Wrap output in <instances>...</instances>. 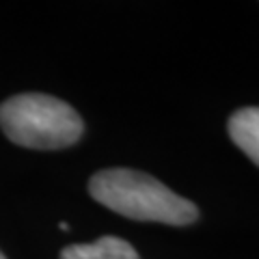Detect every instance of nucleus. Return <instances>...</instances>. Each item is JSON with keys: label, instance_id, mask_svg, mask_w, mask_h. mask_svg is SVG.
<instances>
[{"label": "nucleus", "instance_id": "1", "mask_svg": "<svg viewBox=\"0 0 259 259\" xmlns=\"http://www.w3.org/2000/svg\"><path fill=\"white\" fill-rule=\"evenodd\" d=\"M89 192L97 203L132 221L190 225L199 218V209L188 199L168 190L156 177L132 168L95 173L89 182Z\"/></svg>", "mask_w": 259, "mask_h": 259}, {"label": "nucleus", "instance_id": "2", "mask_svg": "<svg viewBox=\"0 0 259 259\" xmlns=\"http://www.w3.org/2000/svg\"><path fill=\"white\" fill-rule=\"evenodd\" d=\"M0 127L7 139L28 149H63L82 136L80 115L52 95L24 93L0 106Z\"/></svg>", "mask_w": 259, "mask_h": 259}, {"label": "nucleus", "instance_id": "3", "mask_svg": "<svg viewBox=\"0 0 259 259\" xmlns=\"http://www.w3.org/2000/svg\"><path fill=\"white\" fill-rule=\"evenodd\" d=\"M61 259H141L130 242L104 236L91 244H71L63 248Z\"/></svg>", "mask_w": 259, "mask_h": 259}, {"label": "nucleus", "instance_id": "4", "mask_svg": "<svg viewBox=\"0 0 259 259\" xmlns=\"http://www.w3.org/2000/svg\"><path fill=\"white\" fill-rule=\"evenodd\" d=\"M229 136L259 166V108H240L229 119Z\"/></svg>", "mask_w": 259, "mask_h": 259}, {"label": "nucleus", "instance_id": "5", "mask_svg": "<svg viewBox=\"0 0 259 259\" xmlns=\"http://www.w3.org/2000/svg\"><path fill=\"white\" fill-rule=\"evenodd\" d=\"M0 259H5V255H3V253H0Z\"/></svg>", "mask_w": 259, "mask_h": 259}]
</instances>
